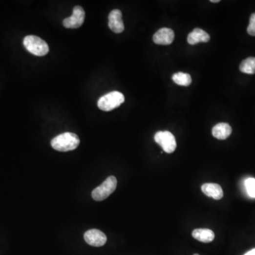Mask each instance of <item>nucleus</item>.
Segmentation results:
<instances>
[{"label": "nucleus", "instance_id": "nucleus-1", "mask_svg": "<svg viewBox=\"0 0 255 255\" xmlns=\"http://www.w3.org/2000/svg\"><path fill=\"white\" fill-rule=\"evenodd\" d=\"M80 143L78 135L67 132L55 137L51 141V146L53 149L60 152H67L76 149Z\"/></svg>", "mask_w": 255, "mask_h": 255}, {"label": "nucleus", "instance_id": "nucleus-2", "mask_svg": "<svg viewBox=\"0 0 255 255\" xmlns=\"http://www.w3.org/2000/svg\"><path fill=\"white\" fill-rule=\"evenodd\" d=\"M26 49L36 56H44L49 52V46L45 41L36 36H27L23 42Z\"/></svg>", "mask_w": 255, "mask_h": 255}, {"label": "nucleus", "instance_id": "nucleus-3", "mask_svg": "<svg viewBox=\"0 0 255 255\" xmlns=\"http://www.w3.org/2000/svg\"><path fill=\"white\" fill-rule=\"evenodd\" d=\"M124 102L125 97L124 94L117 91H113L101 97L97 105L102 111H110L120 106Z\"/></svg>", "mask_w": 255, "mask_h": 255}, {"label": "nucleus", "instance_id": "nucleus-4", "mask_svg": "<svg viewBox=\"0 0 255 255\" xmlns=\"http://www.w3.org/2000/svg\"><path fill=\"white\" fill-rule=\"evenodd\" d=\"M116 187H117V179L114 176H110L99 187L93 190L92 198L95 201H103L114 192Z\"/></svg>", "mask_w": 255, "mask_h": 255}, {"label": "nucleus", "instance_id": "nucleus-5", "mask_svg": "<svg viewBox=\"0 0 255 255\" xmlns=\"http://www.w3.org/2000/svg\"><path fill=\"white\" fill-rule=\"evenodd\" d=\"M155 141L167 153H172L177 149L175 137L170 131H158L155 133Z\"/></svg>", "mask_w": 255, "mask_h": 255}, {"label": "nucleus", "instance_id": "nucleus-6", "mask_svg": "<svg viewBox=\"0 0 255 255\" xmlns=\"http://www.w3.org/2000/svg\"><path fill=\"white\" fill-rule=\"evenodd\" d=\"M85 12L84 9L80 6H76L73 9L72 15L64 20V26L67 28H80L84 23Z\"/></svg>", "mask_w": 255, "mask_h": 255}, {"label": "nucleus", "instance_id": "nucleus-7", "mask_svg": "<svg viewBox=\"0 0 255 255\" xmlns=\"http://www.w3.org/2000/svg\"><path fill=\"white\" fill-rule=\"evenodd\" d=\"M84 238L86 243L93 247H102L106 244V234L97 229L89 230L84 234Z\"/></svg>", "mask_w": 255, "mask_h": 255}, {"label": "nucleus", "instance_id": "nucleus-8", "mask_svg": "<svg viewBox=\"0 0 255 255\" xmlns=\"http://www.w3.org/2000/svg\"><path fill=\"white\" fill-rule=\"evenodd\" d=\"M108 26L113 32L121 34L124 31V24L122 13L119 9H113L108 15Z\"/></svg>", "mask_w": 255, "mask_h": 255}, {"label": "nucleus", "instance_id": "nucleus-9", "mask_svg": "<svg viewBox=\"0 0 255 255\" xmlns=\"http://www.w3.org/2000/svg\"><path fill=\"white\" fill-rule=\"evenodd\" d=\"M174 39V33L169 28H160L152 37L155 43L157 45H170Z\"/></svg>", "mask_w": 255, "mask_h": 255}, {"label": "nucleus", "instance_id": "nucleus-10", "mask_svg": "<svg viewBox=\"0 0 255 255\" xmlns=\"http://www.w3.org/2000/svg\"><path fill=\"white\" fill-rule=\"evenodd\" d=\"M203 193L209 197L215 200H220L223 198V191L221 187L218 184L206 183L201 187Z\"/></svg>", "mask_w": 255, "mask_h": 255}, {"label": "nucleus", "instance_id": "nucleus-11", "mask_svg": "<svg viewBox=\"0 0 255 255\" xmlns=\"http://www.w3.org/2000/svg\"><path fill=\"white\" fill-rule=\"evenodd\" d=\"M210 39V36L205 31L201 28H196L189 34L187 42L190 45H196L200 42H209Z\"/></svg>", "mask_w": 255, "mask_h": 255}, {"label": "nucleus", "instance_id": "nucleus-12", "mask_svg": "<svg viewBox=\"0 0 255 255\" xmlns=\"http://www.w3.org/2000/svg\"><path fill=\"white\" fill-rule=\"evenodd\" d=\"M232 133V128L226 123H219L212 128V134L218 140H226Z\"/></svg>", "mask_w": 255, "mask_h": 255}, {"label": "nucleus", "instance_id": "nucleus-13", "mask_svg": "<svg viewBox=\"0 0 255 255\" xmlns=\"http://www.w3.org/2000/svg\"><path fill=\"white\" fill-rule=\"evenodd\" d=\"M192 236L193 238L196 239L200 242H204V243H209L212 242L215 238V234L210 229H195L192 232Z\"/></svg>", "mask_w": 255, "mask_h": 255}, {"label": "nucleus", "instance_id": "nucleus-14", "mask_svg": "<svg viewBox=\"0 0 255 255\" xmlns=\"http://www.w3.org/2000/svg\"><path fill=\"white\" fill-rule=\"evenodd\" d=\"M172 80L178 85L188 86L191 85V77L190 74L179 72L173 75Z\"/></svg>", "mask_w": 255, "mask_h": 255}, {"label": "nucleus", "instance_id": "nucleus-15", "mask_svg": "<svg viewBox=\"0 0 255 255\" xmlns=\"http://www.w3.org/2000/svg\"><path fill=\"white\" fill-rule=\"evenodd\" d=\"M240 70L243 73L255 74V58L250 57L247 59L244 60L240 64Z\"/></svg>", "mask_w": 255, "mask_h": 255}, {"label": "nucleus", "instance_id": "nucleus-16", "mask_svg": "<svg viewBox=\"0 0 255 255\" xmlns=\"http://www.w3.org/2000/svg\"><path fill=\"white\" fill-rule=\"evenodd\" d=\"M245 184L249 196L252 198H255V179L248 178L245 180Z\"/></svg>", "mask_w": 255, "mask_h": 255}, {"label": "nucleus", "instance_id": "nucleus-17", "mask_svg": "<svg viewBox=\"0 0 255 255\" xmlns=\"http://www.w3.org/2000/svg\"><path fill=\"white\" fill-rule=\"evenodd\" d=\"M248 33L250 36H255V13L252 14L251 17H250Z\"/></svg>", "mask_w": 255, "mask_h": 255}, {"label": "nucleus", "instance_id": "nucleus-18", "mask_svg": "<svg viewBox=\"0 0 255 255\" xmlns=\"http://www.w3.org/2000/svg\"><path fill=\"white\" fill-rule=\"evenodd\" d=\"M245 255H255V248L250 250V251H249L248 253H247Z\"/></svg>", "mask_w": 255, "mask_h": 255}, {"label": "nucleus", "instance_id": "nucleus-19", "mask_svg": "<svg viewBox=\"0 0 255 255\" xmlns=\"http://www.w3.org/2000/svg\"><path fill=\"white\" fill-rule=\"evenodd\" d=\"M211 2H212V3L220 2V0H211Z\"/></svg>", "mask_w": 255, "mask_h": 255}, {"label": "nucleus", "instance_id": "nucleus-20", "mask_svg": "<svg viewBox=\"0 0 255 255\" xmlns=\"http://www.w3.org/2000/svg\"><path fill=\"white\" fill-rule=\"evenodd\" d=\"M193 255H198V254H194Z\"/></svg>", "mask_w": 255, "mask_h": 255}]
</instances>
